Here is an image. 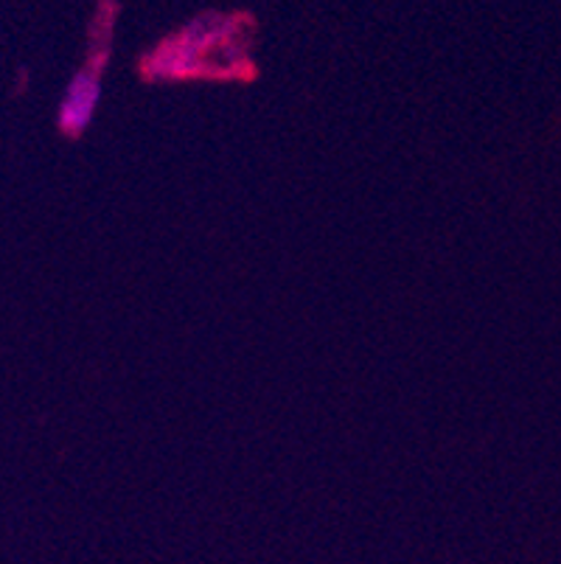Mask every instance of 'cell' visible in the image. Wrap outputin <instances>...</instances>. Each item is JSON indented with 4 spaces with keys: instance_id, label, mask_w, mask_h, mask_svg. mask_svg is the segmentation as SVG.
Here are the masks:
<instances>
[{
    "instance_id": "cell-1",
    "label": "cell",
    "mask_w": 561,
    "mask_h": 564,
    "mask_svg": "<svg viewBox=\"0 0 561 564\" xmlns=\"http://www.w3.org/2000/svg\"><path fill=\"white\" fill-rule=\"evenodd\" d=\"M101 96H105V87H101L99 68L87 65L79 74L71 76L68 87H65V94L60 99V107H56V127L71 138L85 135L87 127L96 121Z\"/></svg>"
}]
</instances>
